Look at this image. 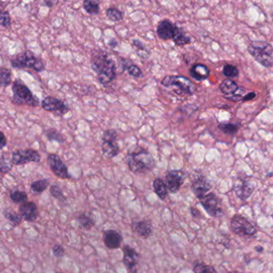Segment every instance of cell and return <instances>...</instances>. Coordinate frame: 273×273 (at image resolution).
Listing matches in <instances>:
<instances>
[{"mask_svg":"<svg viewBox=\"0 0 273 273\" xmlns=\"http://www.w3.org/2000/svg\"><path fill=\"white\" fill-rule=\"evenodd\" d=\"M128 165L131 172L135 174H145L154 169L156 163L149 152L140 149L129 155Z\"/></svg>","mask_w":273,"mask_h":273,"instance_id":"2","label":"cell"},{"mask_svg":"<svg viewBox=\"0 0 273 273\" xmlns=\"http://www.w3.org/2000/svg\"><path fill=\"white\" fill-rule=\"evenodd\" d=\"M13 164L9 158L6 156V153H4L0 156V173H8L12 169Z\"/></svg>","mask_w":273,"mask_h":273,"instance_id":"36","label":"cell"},{"mask_svg":"<svg viewBox=\"0 0 273 273\" xmlns=\"http://www.w3.org/2000/svg\"><path fill=\"white\" fill-rule=\"evenodd\" d=\"M227 273H244V272H240V271H230V272H227Z\"/></svg>","mask_w":273,"mask_h":273,"instance_id":"49","label":"cell"},{"mask_svg":"<svg viewBox=\"0 0 273 273\" xmlns=\"http://www.w3.org/2000/svg\"><path fill=\"white\" fill-rule=\"evenodd\" d=\"M3 213H4L6 220H8L10 225L12 226V227H17L21 224L23 220L22 217L16 212L11 210V208H5Z\"/></svg>","mask_w":273,"mask_h":273,"instance_id":"24","label":"cell"},{"mask_svg":"<svg viewBox=\"0 0 273 273\" xmlns=\"http://www.w3.org/2000/svg\"><path fill=\"white\" fill-rule=\"evenodd\" d=\"M47 161H48L50 169L57 177L62 179V180H67V179L72 178L71 175L68 173L67 165L64 163V161L61 160V158L58 155L50 153L48 156Z\"/></svg>","mask_w":273,"mask_h":273,"instance_id":"12","label":"cell"},{"mask_svg":"<svg viewBox=\"0 0 273 273\" xmlns=\"http://www.w3.org/2000/svg\"><path fill=\"white\" fill-rule=\"evenodd\" d=\"M117 132L113 129L105 131L102 136V152L107 158L112 159L118 156L119 146L117 142Z\"/></svg>","mask_w":273,"mask_h":273,"instance_id":"7","label":"cell"},{"mask_svg":"<svg viewBox=\"0 0 273 273\" xmlns=\"http://www.w3.org/2000/svg\"><path fill=\"white\" fill-rule=\"evenodd\" d=\"M49 180H47V179L35 180L31 184V193L35 195L41 194L49 187Z\"/></svg>","mask_w":273,"mask_h":273,"instance_id":"27","label":"cell"},{"mask_svg":"<svg viewBox=\"0 0 273 273\" xmlns=\"http://www.w3.org/2000/svg\"><path fill=\"white\" fill-rule=\"evenodd\" d=\"M123 62H124V64H123V67H124V69H127V71H128V72H129V75H130L132 77H143V72H142V70L140 69L139 67L136 66V65H135L133 62H130L129 65H128L127 62H128V61L129 60H127V59H123Z\"/></svg>","mask_w":273,"mask_h":273,"instance_id":"32","label":"cell"},{"mask_svg":"<svg viewBox=\"0 0 273 273\" xmlns=\"http://www.w3.org/2000/svg\"><path fill=\"white\" fill-rule=\"evenodd\" d=\"M132 47L135 48L136 51V53L139 56L142 57L143 59H148L149 55H150V52L149 50L147 49V47L139 39H133L132 44Z\"/></svg>","mask_w":273,"mask_h":273,"instance_id":"30","label":"cell"},{"mask_svg":"<svg viewBox=\"0 0 273 273\" xmlns=\"http://www.w3.org/2000/svg\"><path fill=\"white\" fill-rule=\"evenodd\" d=\"M41 106L47 112H54L58 116H62L70 111L69 107L61 99L53 96H48L43 99Z\"/></svg>","mask_w":273,"mask_h":273,"instance_id":"14","label":"cell"},{"mask_svg":"<svg viewBox=\"0 0 273 273\" xmlns=\"http://www.w3.org/2000/svg\"><path fill=\"white\" fill-rule=\"evenodd\" d=\"M11 65L15 69H31L35 72H44L46 68L40 57L28 50L14 55L11 59Z\"/></svg>","mask_w":273,"mask_h":273,"instance_id":"3","label":"cell"},{"mask_svg":"<svg viewBox=\"0 0 273 273\" xmlns=\"http://www.w3.org/2000/svg\"><path fill=\"white\" fill-rule=\"evenodd\" d=\"M193 271L195 273H218L213 266L204 264V263H197L195 264Z\"/></svg>","mask_w":273,"mask_h":273,"instance_id":"38","label":"cell"},{"mask_svg":"<svg viewBox=\"0 0 273 273\" xmlns=\"http://www.w3.org/2000/svg\"><path fill=\"white\" fill-rule=\"evenodd\" d=\"M12 92L13 96L11 101L14 104L27 105L32 108L39 106V99L35 97L29 88L20 79H16L12 83Z\"/></svg>","mask_w":273,"mask_h":273,"instance_id":"4","label":"cell"},{"mask_svg":"<svg viewBox=\"0 0 273 273\" xmlns=\"http://www.w3.org/2000/svg\"><path fill=\"white\" fill-rule=\"evenodd\" d=\"M11 25V18L8 11L0 8V26L9 28Z\"/></svg>","mask_w":273,"mask_h":273,"instance_id":"39","label":"cell"},{"mask_svg":"<svg viewBox=\"0 0 273 273\" xmlns=\"http://www.w3.org/2000/svg\"><path fill=\"white\" fill-rule=\"evenodd\" d=\"M240 124L237 123H221L218 129L227 136H234L238 132Z\"/></svg>","mask_w":273,"mask_h":273,"instance_id":"28","label":"cell"},{"mask_svg":"<svg viewBox=\"0 0 273 273\" xmlns=\"http://www.w3.org/2000/svg\"><path fill=\"white\" fill-rule=\"evenodd\" d=\"M200 204L203 206L206 213L212 217L217 218L224 214L221 207V202L217 194L214 193H207L200 199Z\"/></svg>","mask_w":273,"mask_h":273,"instance_id":"9","label":"cell"},{"mask_svg":"<svg viewBox=\"0 0 273 273\" xmlns=\"http://www.w3.org/2000/svg\"><path fill=\"white\" fill-rule=\"evenodd\" d=\"M250 55L262 66L271 68L273 65V48L264 41H253L247 48Z\"/></svg>","mask_w":273,"mask_h":273,"instance_id":"5","label":"cell"},{"mask_svg":"<svg viewBox=\"0 0 273 273\" xmlns=\"http://www.w3.org/2000/svg\"><path fill=\"white\" fill-rule=\"evenodd\" d=\"M123 261L126 268L130 272L136 273L139 264V253L129 245H125L123 248Z\"/></svg>","mask_w":273,"mask_h":273,"instance_id":"15","label":"cell"},{"mask_svg":"<svg viewBox=\"0 0 273 273\" xmlns=\"http://www.w3.org/2000/svg\"><path fill=\"white\" fill-rule=\"evenodd\" d=\"M50 193L56 200L62 202L66 201V197H65V194L62 193V189L60 188L59 186L56 185V184L51 186V187H50Z\"/></svg>","mask_w":273,"mask_h":273,"instance_id":"40","label":"cell"},{"mask_svg":"<svg viewBox=\"0 0 273 273\" xmlns=\"http://www.w3.org/2000/svg\"><path fill=\"white\" fill-rule=\"evenodd\" d=\"M56 273H62V272H56Z\"/></svg>","mask_w":273,"mask_h":273,"instance_id":"50","label":"cell"},{"mask_svg":"<svg viewBox=\"0 0 273 273\" xmlns=\"http://www.w3.org/2000/svg\"><path fill=\"white\" fill-rule=\"evenodd\" d=\"M78 223L83 229L90 230L96 224V219L92 213H82L78 217Z\"/></svg>","mask_w":273,"mask_h":273,"instance_id":"23","label":"cell"},{"mask_svg":"<svg viewBox=\"0 0 273 273\" xmlns=\"http://www.w3.org/2000/svg\"><path fill=\"white\" fill-rule=\"evenodd\" d=\"M106 15L111 21L118 22L123 18V13L116 8H109L107 9Z\"/></svg>","mask_w":273,"mask_h":273,"instance_id":"35","label":"cell"},{"mask_svg":"<svg viewBox=\"0 0 273 273\" xmlns=\"http://www.w3.org/2000/svg\"><path fill=\"white\" fill-rule=\"evenodd\" d=\"M246 92H247V89H245V88H238L237 92L226 98L228 100L233 101V102H239V101L242 100L243 97L245 96Z\"/></svg>","mask_w":273,"mask_h":273,"instance_id":"41","label":"cell"},{"mask_svg":"<svg viewBox=\"0 0 273 273\" xmlns=\"http://www.w3.org/2000/svg\"><path fill=\"white\" fill-rule=\"evenodd\" d=\"M257 96V94L255 92H247V94H245V96L243 97L242 101L245 102V101L251 100V99H254Z\"/></svg>","mask_w":273,"mask_h":273,"instance_id":"45","label":"cell"},{"mask_svg":"<svg viewBox=\"0 0 273 273\" xmlns=\"http://www.w3.org/2000/svg\"><path fill=\"white\" fill-rule=\"evenodd\" d=\"M8 144V140L6 138L4 132L0 131V150H2Z\"/></svg>","mask_w":273,"mask_h":273,"instance_id":"43","label":"cell"},{"mask_svg":"<svg viewBox=\"0 0 273 273\" xmlns=\"http://www.w3.org/2000/svg\"><path fill=\"white\" fill-rule=\"evenodd\" d=\"M190 213H191L192 216H193V218L195 219H201L202 215L201 213L199 211L198 209L194 207H190Z\"/></svg>","mask_w":273,"mask_h":273,"instance_id":"44","label":"cell"},{"mask_svg":"<svg viewBox=\"0 0 273 273\" xmlns=\"http://www.w3.org/2000/svg\"><path fill=\"white\" fill-rule=\"evenodd\" d=\"M55 3L56 2H52V1H46V2H45V4H46L47 7H48V8H52Z\"/></svg>","mask_w":273,"mask_h":273,"instance_id":"48","label":"cell"},{"mask_svg":"<svg viewBox=\"0 0 273 273\" xmlns=\"http://www.w3.org/2000/svg\"><path fill=\"white\" fill-rule=\"evenodd\" d=\"M230 230L235 235L246 239H250L257 233V227L249 220L241 215H235L230 221Z\"/></svg>","mask_w":273,"mask_h":273,"instance_id":"6","label":"cell"},{"mask_svg":"<svg viewBox=\"0 0 273 273\" xmlns=\"http://www.w3.org/2000/svg\"><path fill=\"white\" fill-rule=\"evenodd\" d=\"M153 189L155 193L161 200H164L167 196V190L166 188L163 180L161 178H156L153 181Z\"/></svg>","mask_w":273,"mask_h":273,"instance_id":"26","label":"cell"},{"mask_svg":"<svg viewBox=\"0 0 273 273\" xmlns=\"http://www.w3.org/2000/svg\"><path fill=\"white\" fill-rule=\"evenodd\" d=\"M12 74L11 70L7 68H0V88H7L12 82Z\"/></svg>","mask_w":273,"mask_h":273,"instance_id":"31","label":"cell"},{"mask_svg":"<svg viewBox=\"0 0 273 273\" xmlns=\"http://www.w3.org/2000/svg\"><path fill=\"white\" fill-rule=\"evenodd\" d=\"M210 75V70L205 65L196 64L189 70V75L196 81H203L207 79Z\"/></svg>","mask_w":273,"mask_h":273,"instance_id":"21","label":"cell"},{"mask_svg":"<svg viewBox=\"0 0 273 273\" xmlns=\"http://www.w3.org/2000/svg\"><path fill=\"white\" fill-rule=\"evenodd\" d=\"M82 8H83L87 13L91 15H98L99 13V11H100L99 2L93 1V0H85V1H83Z\"/></svg>","mask_w":273,"mask_h":273,"instance_id":"29","label":"cell"},{"mask_svg":"<svg viewBox=\"0 0 273 273\" xmlns=\"http://www.w3.org/2000/svg\"><path fill=\"white\" fill-rule=\"evenodd\" d=\"M255 187V183L253 180H250L249 178L239 179L233 185L235 193L237 197L243 201H245L251 197Z\"/></svg>","mask_w":273,"mask_h":273,"instance_id":"13","label":"cell"},{"mask_svg":"<svg viewBox=\"0 0 273 273\" xmlns=\"http://www.w3.org/2000/svg\"><path fill=\"white\" fill-rule=\"evenodd\" d=\"M91 66L97 75L99 83L107 87L116 77V66L112 57L103 50H97L92 53Z\"/></svg>","mask_w":273,"mask_h":273,"instance_id":"1","label":"cell"},{"mask_svg":"<svg viewBox=\"0 0 273 273\" xmlns=\"http://www.w3.org/2000/svg\"><path fill=\"white\" fill-rule=\"evenodd\" d=\"M11 163L13 165H24L28 163H39L41 156L34 149H18L11 155Z\"/></svg>","mask_w":273,"mask_h":273,"instance_id":"10","label":"cell"},{"mask_svg":"<svg viewBox=\"0 0 273 273\" xmlns=\"http://www.w3.org/2000/svg\"><path fill=\"white\" fill-rule=\"evenodd\" d=\"M103 243L109 249H117L121 245L123 237L116 230L109 229L103 232Z\"/></svg>","mask_w":273,"mask_h":273,"instance_id":"18","label":"cell"},{"mask_svg":"<svg viewBox=\"0 0 273 273\" xmlns=\"http://www.w3.org/2000/svg\"><path fill=\"white\" fill-rule=\"evenodd\" d=\"M118 44H119V43H118V41L116 39H112L109 42V45L112 48H116L118 46Z\"/></svg>","mask_w":273,"mask_h":273,"instance_id":"46","label":"cell"},{"mask_svg":"<svg viewBox=\"0 0 273 273\" xmlns=\"http://www.w3.org/2000/svg\"><path fill=\"white\" fill-rule=\"evenodd\" d=\"M161 85L170 88V87H177L182 92L193 95L196 91V87L190 79L181 75H167L161 81Z\"/></svg>","mask_w":273,"mask_h":273,"instance_id":"8","label":"cell"},{"mask_svg":"<svg viewBox=\"0 0 273 273\" xmlns=\"http://www.w3.org/2000/svg\"><path fill=\"white\" fill-rule=\"evenodd\" d=\"M176 25L169 19L160 21L156 28V34L160 39L169 40L173 39V34L176 30Z\"/></svg>","mask_w":273,"mask_h":273,"instance_id":"19","label":"cell"},{"mask_svg":"<svg viewBox=\"0 0 273 273\" xmlns=\"http://www.w3.org/2000/svg\"><path fill=\"white\" fill-rule=\"evenodd\" d=\"M238 85L237 82L231 79H226L222 81L220 85V89L222 93L225 96H231L238 89Z\"/></svg>","mask_w":273,"mask_h":273,"instance_id":"25","label":"cell"},{"mask_svg":"<svg viewBox=\"0 0 273 273\" xmlns=\"http://www.w3.org/2000/svg\"><path fill=\"white\" fill-rule=\"evenodd\" d=\"M45 136L50 141H55L59 143H65V140H66L65 136H62L59 131H57L55 129H49L46 130Z\"/></svg>","mask_w":273,"mask_h":273,"instance_id":"34","label":"cell"},{"mask_svg":"<svg viewBox=\"0 0 273 273\" xmlns=\"http://www.w3.org/2000/svg\"><path fill=\"white\" fill-rule=\"evenodd\" d=\"M132 228L135 233L139 235V237L145 239L149 238L152 233V223L148 220L133 222Z\"/></svg>","mask_w":273,"mask_h":273,"instance_id":"20","label":"cell"},{"mask_svg":"<svg viewBox=\"0 0 273 273\" xmlns=\"http://www.w3.org/2000/svg\"><path fill=\"white\" fill-rule=\"evenodd\" d=\"M22 218L28 222H34L39 217V210L33 201H27L18 207Z\"/></svg>","mask_w":273,"mask_h":273,"instance_id":"17","label":"cell"},{"mask_svg":"<svg viewBox=\"0 0 273 273\" xmlns=\"http://www.w3.org/2000/svg\"><path fill=\"white\" fill-rule=\"evenodd\" d=\"M173 42L179 47L185 46L187 44H191L192 39L190 37L186 35L185 32L181 28L176 26L173 36Z\"/></svg>","mask_w":273,"mask_h":273,"instance_id":"22","label":"cell"},{"mask_svg":"<svg viewBox=\"0 0 273 273\" xmlns=\"http://www.w3.org/2000/svg\"><path fill=\"white\" fill-rule=\"evenodd\" d=\"M255 250L258 253H262L264 249L262 246H257V247H255Z\"/></svg>","mask_w":273,"mask_h":273,"instance_id":"47","label":"cell"},{"mask_svg":"<svg viewBox=\"0 0 273 273\" xmlns=\"http://www.w3.org/2000/svg\"><path fill=\"white\" fill-rule=\"evenodd\" d=\"M211 183L204 176H199L195 178L192 183L191 189L196 198L201 199L203 196L207 195L211 190Z\"/></svg>","mask_w":273,"mask_h":273,"instance_id":"16","label":"cell"},{"mask_svg":"<svg viewBox=\"0 0 273 273\" xmlns=\"http://www.w3.org/2000/svg\"><path fill=\"white\" fill-rule=\"evenodd\" d=\"M10 198L15 204H24L25 202L28 201V196L25 192L20 191V190H12L10 193Z\"/></svg>","mask_w":273,"mask_h":273,"instance_id":"33","label":"cell"},{"mask_svg":"<svg viewBox=\"0 0 273 273\" xmlns=\"http://www.w3.org/2000/svg\"><path fill=\"white\" fill-rule=\"evenodd\" d=\"M223 74L225 75L227 79H235L238 78L240 72L237 67L232 65H226L223 68Z\"/></svg>","mask_w":273,"mask_h":273,"instance_id":"37","label":"cell"},{"mask_svg":"<svg viewBox=\"0 0 273 273\" xmlns=\"http://www.w3.org/2000/svg\"><path fill=\"white\" fill-rule=\"evenodd\" d=\"M185 180V175L182 171L171 170L165 175L164 183L167 191L171 193H176L179 192L183 182Z\"/></svg>","mask_w":273,"mask_h":273,"instance_id":"11","label":"cell"},{"mask_svg":"<svg viewBox=\"0 0 273 273\" xmlns=\"http://www.w3.org/2000/svg\"><path fill=\"white\" fill-rule=\"evenodd\" d=\"M52 253H53L54 257H57V258H61V257L65 256V247H62L61 244H55V245L52 247Z\"/></svg>","mask_w":273,"mask_h":273,"instance_id":"42","label":"cell"}]
</instances>
